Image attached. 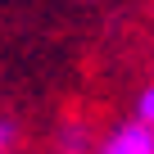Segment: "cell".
I'll return each instance as SVG.
<instances>
[{"label":"cell","instance_id":"6da1fadb","mask_svg":"<svg viewBox=\"0 0 154 154\" xmlns=\"http://www.w3.org/2000/svg\"><path fill=\"white\" fill-rule=\"evenodd\" d=\"M91 154H154V127L131 113V118L113 122V127L95 140Z\"/></svg>","mask_w":154,"mask_h":154},{"label":"cell","instance_id":"277c9868","mask_svg":"<svg viewBox=\"0 0 154 154\" xmlns=\"http://www.w3.org/2000/svg\"><path fill=\"white\" fill-rule=\"evenodd\" d=\"M14 145H18V127H14L9 118H0V154H9Z\"/></svg>","mask_w":154,"mask_h":154},{"label":"cell","instance_id":"7a4b0ae2","mask_svg":"<svg viewBox=\"0 0 154 154\" xmlns=\"http://www.w3.org/2000/svg\"><path fill=\"white\" fill-rule=\"evenodd\" d=\"M59 149H63V154H91L95 145H91V131H86L82 122H68L63 136H59Z\"/></svg>","mask_w":154,"mask_h":154},{"label":"cell","instance_id":"3957f363","mask_svg":"<svg viewBox=\"0 0 154 154\" xmlns=\"http://www.w3.org/2000/svg\"><path fill=\"white\" fill-rule=\"evenodd\" d=\"M136 118H145V122L154 127V82L140 86V95H136Z\"/></svg>","mask_w":154,"mask_h":154}]
</instances>
